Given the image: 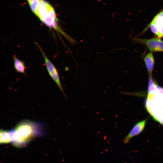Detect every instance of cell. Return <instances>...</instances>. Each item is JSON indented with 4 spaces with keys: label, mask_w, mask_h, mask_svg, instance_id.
<instances>
[{
    "label": "cell",
    "mask_w": 163,
    "mask_h": 163,
    "mask_svg": "<svg viewBox=\"0 0 163 163\" xmlns=\"http://www.w3.org/2000/svg\"><path fill=\"white\" fill-rule=\"evenodd\" d=\"M38 124L29 121H22L14 129L9 131L11 142L17 146L26 145L35 137L42 133Z\"/></svg>",
    "instance_id": "6da1fadb"
},
{
    "label": "cell",
    "mask_w": 163,
    "mask_h": 163,
    "mask_svg": "<svg viewBox=\"0 0 163 163\" xmlns=\"http://www.w3.org/2000/svg\"><path fill=\"white\" fill-rule=\"evenodd\" d=\"M34 14L47 27L60 33L70 42H75V40L66 34L59 26L55 11L48 2L40 0Z\"/></svg>",
    "instance_id": "7a4b0ae2"
},
{
    "label": "cell",
    "mask_w": 163,
    "mask_h": 163,
    "mask_svg": "<svg viewBox=\"0 0 163 163\" xmlns=\"http://www.w3.org/2000/svg\"><path fill=\"white\" fill-rule=\"evenodd\" d=\"M35 43L42 53L44 60L45 65L49 75L53 80L56 83L59 89L62 91L66 97V98L61 85L57 69L54 64L45 54L43 50L39 44L37 42H35Z\"/></svg>",
    "instance_id": "3957f363"
},
{
    "label": "cell",
    "mask_w": 163,
    "mask_h": 163,
    "mask_svg": "<svg viewBox=\"0 0 163 163\" xmlns=\"http://www.w3.org/2000/svg\"><path fill=\"white\" fill-rule=\"evenodd\" d=\"M136 43L142 44L151 52H163V41L159 38L149 39L133 38Z\"/></svg>",
    "instance_id": "277c9868"
},
{
    "label": "cell",
    "mask_w": 163,
    "mask_h": 163,
    "mask_svg": "<svg viewBox=\"0 0 163 163\" xmlns=\"http://www.w3.org/2000/svg\"><path fill=\"white\" fill-rule=\"evenodd\" d=\"M148 119L138 122L133 128L129 133L123 139V142L127 143L133 137L141 133L144 129Z\"/></svg>",
    "instance_id": "5b68a950"
},
{
    "label": "cell",
    "mask_w": 163,
    "mask_h": 163,
    "mask_svg": "<svg viewBox=\"0 0 163 163\" xmlns=\"http://www.w3.org/2000/svg\"><path fill=\"white\" fill-rule=\"evenodd\" d=\"M155 24L159 31L158 38L163 37V8L154 17L151 21Z\"/></svg>",
    "instance_id": "8992f818"
},
{
    "label": "cell",
    "mask_w": 163,
    "mask_h": 163,
    "mask_svg": "<svg viewBox=\"0 0 163 163\" xmlns=\"http://www.w3.org/2000/svg\"><path fill=\"white\" fill-rule=\"evenodd\" d=\"M144 61L148 72L149 76H152L155 62L152 52H150L145 56L144 58Z\"/></svg>",
    "instance_id": "52a82bcc"
},
{
    "label": "cell",
    "mask_w": 163,
    "mask_h": 163,
    "mask_svg": "<svg viewBox=\"0 0 163 163\" xmlns=\"http://www.w3.org/2000/svg\"><path fill=\"white\" fill-rule=\"evenodd\" d=\"M13 59L15 70L18 72L25 75L26 67L23 61L18 59L15 56H13Z\"/></svg>",
    "instance_id": "ba28073f"
},
{
    "label": "cell",
    "mask_w": 163,
    "mask_h": 163,
    "mask_svg": "<svg viewBox=\"0 0 163 163\" xmlns=\"http://www.w3.org/2000/svg\"><path fill=\"white\" fill-rule=\"evenodd\" d=\"M147 93L148 97L154 94L157 89V83L153 79L152 76H149Z\"/></svg>",
    "instance_id": "9c48e42d"
},
{
    "label": "cell",
    "mask_w": 163,
    "mask_h": 163,
    "mask_svg": "<svg viewBox=\"0 0 163 163\" xmlns=\"http://www.w3.org/2000/svg\"><path fill=\"white\" fill-rule=\"evenodd\" d=\"M0 142L2 144L11 142L9 131L1 129L0 132Z\"/></svg>",
    "instance_id": "30bf717a"
},
{
    "label": "cell",
    "mask_w": 163,
    "mask_h": 163,
    "mask_svg": "<svg viewBox=\"0 0 163 163\" xmlns=\"http://www.w3.org/2000/svg\"><path fill=\"white\" fill-rule=\"evenodd\" d=\"M40 0H31L28 2L32 12L34 14Z\"/></svg>",
    "instance_id": "8fae6325"
},
{
    "label": "cell",
    "mask_w": 163,
    "mask_h": 163,
    "mask_svg": "<svg viewBox=\"0 0 163 163\" xmlns=\"http://www.w3.org/2000/svg\"><path fill=\"white\" fill-rule=\"evenodd\" d=\"M26 0V1H27V2H28L29 1H30L31 0Z\"/></svg>",
    "instance_id": "7c38bea8"
}]
</instances>
